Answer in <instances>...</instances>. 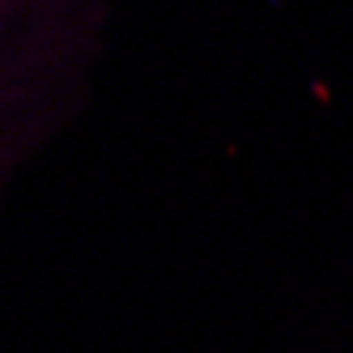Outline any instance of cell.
Instances as JSON below:
<instances>
[{
    "instance_id": "cell-1",
    "label": "cell",
    "mask_w": 353,
    "mask_h": 353,
    "mask_svg": "<svg viewBox=\"0 0 353 353\" xmlns=\"http://www.w3.org/2000/svg\"><path fill=\"white\" fill-rule=\"evenodd\" d=\"M111 13V0H0V221L30 166L90 111Z\"/></svg>"
}]
</instances>
